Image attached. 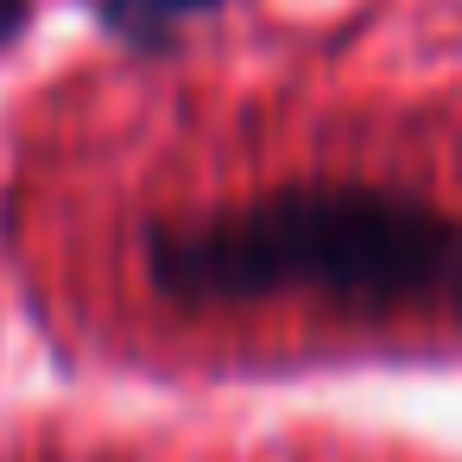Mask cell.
<instances>
[{"label": "cell", "mask_w": 462, "mask_h": 462, "mask_svg": "<svg viewBox=\"0 0 462 462\" xmlns=\"http://www.w3.org/2000/svg\"><path fill=\"white\" fill-rule=\"evenodd\" d=\"M152 279L190 310L462 323V216L393 184H291L159 235Z\"/></svg>", "instance_id": "6da1fadb"}, {"label": "cell", "mask_w": 462, "mask_h": 462, "mask_svg": "<svg viewBox=\"0 0 462 462\" xmlns=\"http://www.w3.org/2000/svg\"><path fill=\"white\" fill-rule=\"evenodd\" d=\"M20 20H26V0H0V45L20 32Z\"/></svg>", "instance_id": "3957f363"}, {"label": "cell", "mask_w": 462, "mask_h": 462, "mask_svg": "<svg viewBox=\"0 0 462 462\" xmlns=\"http://www.w3.org/2000/svg\"><path fill=\"white\" fill-rule=\"evenodd\" d=\"M190 7H216V0H108V20L134 39H165V26Z\"/></svg>", "instance_id": "7a4b0ae2"}]
</instances>
